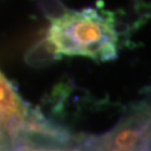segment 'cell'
I'll return each mask as SVG.
<instances>
[{
	"mask_svg": "<svg viewBox=\"0 0 151 151\" xmlns=\"http://www.w3.org/2000/svg\"><path fill=\"white\" fill-rule=\"evenodd\" d=\"M43 45L52 58L79 55L100 62L113 60L119 52L115 19L92 8L65 10L50 20Z\"/></svg>",
	"mask_w": 151,
	"mask_h": 151,
	"instance_id": "1",
	"label": "cell"
},
{
	"mask_svg": "<svg viewBox=\"0 0 151 151\" xmlns=\"http://www.w3.org/2000/svg\"><path fill=\"white\" fill-rule=\"evenodd\" d=\"M82 151H151V96L127 106L105 134L83 137Z\"/></svg>",
	"mask_w": 151,
	"mask_h": 151,
	"instance_id": "2",
	"label": "cell"
},
{
	"mask_svg": "<svg viewBox=\"0 0 151 151\" xmlns=\"http://www.w3.org/2000/svg\"><path fill=\"white\" fill-rule=\"evenodd\" d=\"M82 141L83 137H76L62 129L52 134L22 136L0 151H82Z\"/></svg>",
	"mask_w": 151,
	"mask_h": 151,
	"instance_id": "3",
	"label": "cell"
}]
</instances>
